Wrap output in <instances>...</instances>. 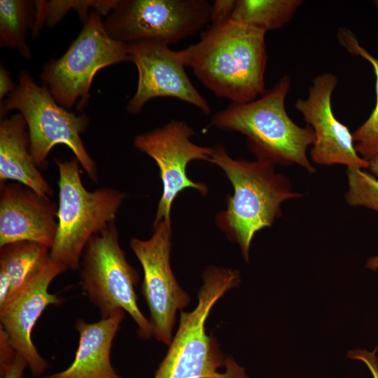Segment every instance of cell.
<instances>
[{
  "label": "cell",
  "instance_id": "1",
  "mask_svg": "<svg viewBox=\"0 0 378 378\" xmlns=\"http://www.w3.org/2000/svg\"><path fill=\"white\" fill-rule=\"evenodd\" d=\"M265 34L231 19L211 24L183 49L186 66L218 97L237 104L253 101L265 92Z\"/></svg>",
  "mask_w": 378,
  "mask_h": 378
},
{
  "label": "cell",
  "instance_id": "2",
  "mask_svg": "<svg viewBox=\"0 0 378 378\" xmlns=\"http://www.w3.org/2000/svg\"><path fill=\"white\" fill-rule=\"evenodd\" d=\"M226 174L233 187L227 209L217 216V224L229 239L239 244L248 260L255 234L270 227L281 215L283 202L300 197L284 175L276 173L275 164L264 159H234L220 144L213 147L209 160Z\"/></svg>",
  "mask_w": 378,
  "mask_h": 378
},
{
  "label": "cell",
  "instance_id": "3",
  "mask_svg": "<svg viewBox=\"0 0 378 378\" xmlns=\"http://www.w3.org/2000/svg\"><path fill=\"white\" fill-rule=\"evenodd\" d=\"M290 78L284 76L270 90L246 103H232L215 113L210 127L246 136L249 150L258 159L282 165L297 164L309 173L316 169L307 158L315 136L309 125H298L285 107Z\"/></svg>",
  "mask_w": 378,
  "mask_h": 378
},
{
  "label": "cell",
  "instance_id": "4",
  "mask_svg": "<svg viewBox=\"0 0 378 378\" xmlns=\"http://www.w3.org/2000/svg\"><path fill=\"white\" fill-rule=\"evenodd\" d=\"M202 277L197 306L191 312H181L178 330L153 378H248L244 369L222 353L206 329L214 305L239 284V274L211 266Z\"/></svg>",
  "mask_w": 378,
  "mask_h": 378
},
{
  "label": "cell",
  "instance_id": "5",
  "mask_svg": "<svg viewBox=\"0 0 378 378\" xmlns=\"http://www.w3.org/2000/svg\"><path fill=\"white\" fill-rule=\"evenodd\" d=\"M58 169L57 230L50 256L68 270H78L90 239L115 222L127 197L109 187L88 190L80 177V164L76 158H55Z\"/></svg>",
  "mask_w": 378,
  "mask_h": 378
},
{
  "label": "cell",
  "instance_id": "6",
  "mask_svg": "<svg viewBox=\"0 0 378 378\" xmlns=\"http://www.w3.org/2000/svg\"><path fill=\"white\" fill-rule=\"evenodd\" d=\"M16 89L0 103V117L18 111L27 123L30 152L39 169L48 167V156L58 144L66 146L82 169L94 182L98 180L97 168L81 139L89 124L88 115L75 113L59 105L50 92L38 85L26 70L20 71Z\"/></svg>",
  "mask_w": 378,
  "mask_h": 378
},
{
  "label": "cell",
  "instance_id": "7",
  "mask_svg": "<svg viewBox=\"0 0 378 378\" xmlns=\"http://www.w3.org/2000/svg\"><path fill=\"white\" fill-rule=\"evenodd\" d=\"M78 270L80 288L102 318L122 309L134 320L141 338L153 336L151 323L137 303L134 288L139 276L120 245L115 222L90 239Z\"/></svg>",
  "mask_w": 378,
  "mask_h": 378
},
{
  "label": "cell",
  "instance_id": "8",
  "mask_svg": "<svg viewBox=\"0 0 378 378\" xmlns=\"http://www.w3.org/2000/svg\"><path fill=\"white\" fill-rule=\"evenodd\" d=\"M102 16L91 10L66 52L50 59L40 75L43 85L68 110L76 103L78 111L87 106L93 78L100 69L130 61L129 44L108 36Z\"/></svg>",
  "mask_w": 378,
  "mask_h": 378
},
{
  "label": "cell",
  "instance_id": "9",
  "mask_svg": "<svg viewBox=\"0 0 378 378\" xmlns=\"http://www.w3.org/2000/svg\"><path fill=\"white\" fill-rule=\"evenodd\" d=\"M206 0H118L104 20L113 40L150 41L170 46L199 32L210 22Z\"/></svg>",
  "mask_w": 378,
  "mask_h": 378
},
{
  "label": "cell",
  "instance_id": "10",
  "mask_svg": "<svg viewBox=\"0 0 378 378\" xmlns=\"http://www.w3.org/2000/svg\"><path fill=\"white\" fill-rule=\"evenodd\" d=\"M130 246L143 269L141 291L149 309L153 336L169 345L174 337L176 312L190 301L170 265L171 221L163 220L153 225V234L148 239L132 238Z\"/></svg>",
  "mask_w": 378,
  "mask_h": 378
},
{
  "label": "cell",
  "instance_id": "11",
  "mask_svg": "<svg viewBox=\"0 0 378 378\" xmlns=\"http://www.w3.org/2000/svg\"><path fill=\"white\" fill-rule=\"evenodd\" d=\"M194 134L186 122L172 120L163 127L138 135L134 140V146L150 156L160 169L162 193L153 225L163 220L171 221L173 202L183 190L192 188L202 195L208 192L206 184L192 181L186 174L190 162L209 161L213 150V147L194 144L190 140Z\"/></svg>",
  "mask_w": 378,
  "mask_h": 378
},
{
  "label": "cell",
  "instance_id": "12",
  "mask_svg": "<svg viewBox=\"0 0 378 378\" xmlns=\"http://www.w3.org/2000/svg\"><path fill=\"white\" fill-rule=\"evenodd\" d=\"M130 61L138 71V85L129 101L126 111L139 113L150 99L174 98L190 104L209 115L211 108L187 75L183 50H174L169 46L144 41L129 43Z\"/></svg>",
  "mask_w": 378,
  "mask_h": 378
},
{
  "label": "cell",
  "instance_id": "13",
  "mask_svg": "<svg viewBox=\"0 0 378 378\" xmlns=\"http://www.w3.org/2000/svg\"><path fill=\"white\" fill-rule=\"evenodd\" d=\"M67 270L49 255L36 273L0 306V328L13 348L26 360L34 377L43 374L48 363L33 343L32 331L46 307L64 302V298L50 293L48 288L52 281Z\"/></svg>",
  "mask_w": 378,
  "mask_h": 378
},
{
  "label": "cell",
  "instance_id": "14",
  "mask_svg": "<svg viewBox=\"0 0 378 378\" xmlns=\"http://www.w3.org/2000/svg\"><path fill=\"white\" fill-rule=\"evenodd\" d=\"M337 83V76L331 73L319 74L314 78L307 97L299 99L295 104L314 133L311 158L321 165L368 169L369 162L355 149L352 133L333 113L331 100Z\"/></svg>",
  "mask_w": 378,
  "mask_h": 378
},
{
  "label": "cell",
  "instance_id": "15",
  "mask_svg": "<svg viewBox=\"0 0 378 378\" xmlns=\"http://www.w3.org/2000/svg\"><path fill=\"white\" fill-rule=\"evenodd\" d=\"M58 204L14 181L0 182V247L29 241L50 249L57 230Z\"/></svg>",
  "mask_w": 378,
  "mask_h": 378
},
{
  "label": "cell",
  "instance_id": "16",
  "mask_svg": "<svg viewBox=\"0 0 378 378\" xmlns=\"http://www.w3.org/2000/svg\"><path fill=\"white\" fill-rule=\"evenodd\" d=\"M125 312L118 309L94 323L76 321L78 345L71 364L66 369L43 378H122L113 367L111 350Z\"/></svg>",
  "mask_w": 378,
  "mask_h": 378
},
{
  "label": "cell",
  "instance_id": "17",
  "mask_svg": "<svg viewBox=\"0 0 378 378\" xmlns=\"http://www.w3.org/2000/svg\"><path fill=\"white\" fill-rule=\"evenodd\" d=\"M23 184L51 197L54 190L35 164L27 123L20 113L0 121V182Z\"/></svg>",
  "mask_w": 378,
  "mask_h": 378
},
{
  "label": "cell",
  "instance_id": "18",
  "mask_svg": "<svg viewBox=\"0 0 378 378\" xmlns=\"http://www.w3.org/2000/svg\"><path fill=\"white\" fill-rule=\"evenodd\" d=\"M49 255V248L29 241H15L0 247V274L10 281L9 298L36 273Z\"/></svg>",
  "mask_w": 378,
  "mask_h": 378
},
{
  "label": "cell",
  "instance_id": "19",
  "mask_svg": "<svg viewBox=\"0 0 378 378\" xmlns=\"http://www.w3.org/2000/svg\"><path fill=\"white\" fill-rule=\"evenodd\" d=\"M35 15V1L1 0L0 46L15 50L22 57L30 59L27 33L34 26Z\"/></svg>",
  "mask_w": 378,
  "mask_h": 378
},
{
  "label": "cell",
  "instance_id": "20",
  "mask_svg": "<svg viewBox=\"0 0 378 378\" xmlns=\"http://www.w3.org/2000/svg\"><path fill=\"white\" fill-rule=\"evenodd\" d=\"M301 0H236L231 20L265 32L278 29L288 23Z\"/></svg>",
  "mask_w": 378,
  "mask_h": 378
},
{
  "label": "cell",
  "instance_id": "21",
  "mask_svg": "<svg viewBox=\"0 0 378 378\" xmlns=\"http://www.w3.org/2000/svg\"><path fill=\"white\" fill-rule=\"evenodd\" d=\"M337 38L340 43L349 52L368 61L375 74V106L368 118L352 133L357 153L369 162L378 155V58L360 46L356 36L350 30L341 28Z\"/></svg>",
  "mask_w": 378,
  "mask_h": 378
},
{
  "label": "cell",
  "instance_id": "22",
  "mask_svg": "<svg viewBox=\"0 0 378 378\" xmlns=\"http://www.w3.org/2000/svg\"><path fill=\"white\" fill-rule=\"evenodd\" d=\"M117 2L118 0L35 1L36 15L31 30V36L33 38L37 37L44 24L49 27H55L72 9L77 12L80 20L84 23L89 16L90 9L107 16Z\"/></svg>",
  "mask_w": 378,
  "mask_h": 378
},
{
  "label": "cell",
  "instance_id": "23",
  "mask_svg": "<svg viewBox=\"0 0 378 378\" xmlns=\"http://www.w3.org/2000/svg\"><path fill=\"white\" fill-rule=\"evenodd\" d=\"M348 190L345 194L347 204L363 206L378 213V179L362 169L347 167Z\"/></svg>",
  "mask_w": 378,
  "mask_h": 378
},
{
  "label": "cell",
  "instance_id": "24",
  "mask_svg": "<svg viewBox=\"0 0 378 378\" xmlns=\"http://www.w3.org/2000/svg\"><path fill=\"white\" fill-rule=\"evenodd\" d=\"M236 0H216L211 4L210 22L221 23L230 19Z\"/></svg>",
  "mask_w": 378,
  "mask_h": 378
},
{
  "label": "cell",
  "instance_id": "25",
  "mask_svg": "<svg viewBox=\"0 0 378 378\" xmlns=\"http://www.w3.org/2000/svg\"><path fill=\"white\" fill-rule=\"evenodd\" d=\"M378 346L372 351L356 349L347 354L349 358L358 360L368 368L373 378H378V359L376 355Z\"/></svg>",
  "mask_w": 378,
  "mask_h": 378
},
{
  "label": "cell",
  "instance_id": "26",
  "mask_svg": "<svg viewBox=\"0 0 378 378\" xmlns=\"http://www.w3.org/2000/svg\"><path fill=\"white\" fill-rule=\"evenodd\" d=\"M27 363L19 354L8 365L0 368V378H23Z\"/></svg>",
  "mask_w": 378,
  "mask_h": 378
},
{
  "label": "cell",
  "instance_id": "27",
  "mask_svg": "<svg viewBox=\"0 0 378 378\" xmlns=\"http://www.w3.org/2000/svg\"><path fill=\"white\" fill-rule=\"evenodd\" d=\"M11 79L9 71L2 64L0 65V103L17 88Z\"/></svg>",
  "mask_w": 378,
  "mask_h": 378
},
{
  "label": "cell",
  "instance_id": "28",
  "mask_svg": "<svg viewBox=\"0 0 378 378\" xmlns=\"http://www.w3.org/2000/svg\"><path fill=\"white\" fill-rule=\"evenodd\" d=\"M368 169L372 175L378 178V155L369 161Z\"/></svg>",
  "mask_w": 378,
  "mask_h": 378
},
{
  "label": "cell",
  "instance_id": "29",
  "mask_svg": "<svg viewBox=\"0 0 378 378\" xmlns=\"http://www.w3.org/2000/svg\"><path fill=\"white\" fill-rule=\"evenodd\" d=\"M366 267L373 271L378 270V255L371 257L368 260Z\"/></svg>",
  "mask_w": 378,
  "mask_h": 378
}]
</instances>
